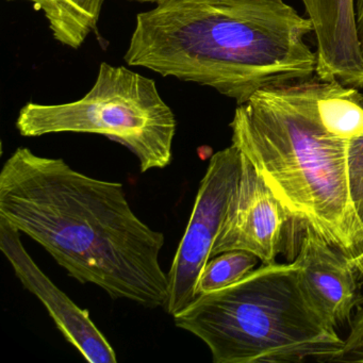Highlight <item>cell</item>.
Returning a JSON list of instances; mask_svg holds the SVG:
<instances>
[{
	"instance_id": "14",
	"label": "cell",
	"mask_w": 363,
	"mask_h": 363,
	"mask_svg": "<svg viewBox=\"0 0 363 363\" xmlns=\"http://www.w3.org/2000/svg\"><path fill=\"white\" fill-rule=\"evenodd\" d=\"M348 176L357 213L363 223V133L348 144Z\"/></svg>"
},
{
	"instance_id": "17",
	"label": "cell",
	"mask_w": 363,
	"mask_h": 363,
	"mask_svg": "<svg viewBox=\"0 0 363 363\" xmlns=\"http://www.w3.org/2000/svg\"><path fill=\"white\" fill-rule=\"evenodd\" d=\"M360 104H361V106H362V107H363V94L361 95Z\"/></svg>"
},
{
	"instance_id": "6",
	"label": "cell",
	"mask_w": 363,
	"mask_h": 363,
	"mask_svg": "<svg viewBox=\"0 0 363 363\" xmlns=\"http://www.w3.org/2000/svg\"><path fill=\"white\" fill-rule=\"evenodd\" d=\"M241 167V154L235 146L212 155L201 179L194 207L169 269V299L165 309L172 316L180 313L197 298L201 272L211 259Z\"/></svg>"
},
{
	"instance_id": "13",
	"label": "cell",
	"mask_w": 363,
	"mask_h": 363,
	"mask_svg": "<svg viewBox=\"0 0 363 363\" xmlns=\"http://www.w3.org/2000/svg\"><path fill=\"white\" fill-rule=\"evenodd\" d=\"M259 258L252 252L230 250L208 261L199 275L196 294L213 292L226 288L254 271Z\"/></svg>"
},
{
	"instance_id": "5",
	"label": "cell",
	"mask_w": 363,
	"mask_h": 363,
	"mask_svg": "<svg viewBox=\"0 0 363 363\" xmlns=\"http://www.w3.org/2000/svg\"><path fill=\"white\" fill-rule=\"evenodd\" d=\"M16 129L26 138L62 133L105 135L128 148L139 160L141 173H146L171 164L177 122L155 80L101 62L94 86L82 99L26 104Z\"/></svg>"
},
{
	"instance_id": "3",
	"label": "cell",
	"mask_w": 363,
	"mask_h": 363,
	"mask_svg": "<svg viewBox=\"0 0 363 363\" xmlns=\"http://www.w3.org/2000/svg\"><path fill=\"white\" fill-rule=\"evenodd\" d=\"M333 82L312 77L267 89L238 106L231 144L293 220L341 250L363 276V223L348 176L350 140L328 130L320 101Z\"/></svg>"
},
{
	"instance_id": "10",
	"label": "cell",
	"mask_w": 363,
	"mask_h": 363,
	"mask_svg": "<svg viewBox=\"0 0 363 363\" xmlns=\"http://www.w3.org/2000/svg\"><path fill=\"white\" fill-rule=\"evenodd\" d=\"M316 39V77L363 89V50L354 0H301Z\"/></svg>"
},
{
	"instance_id": "9",
	"label": "cell",
	"mask_w": 363,
	"mask_h": 363,
	"mask_svg": "<svg viewBox=\"0 0 363 363\" xmlns=\"http://www.w3.org/2000/svg\"><path fill=\"white\" fill-rule=\"evenodd\" d=\"M292 262L329 320L337 329L350 327L363 306V297L359 291L360 276L345 255L306 225Z\"/></svg>"
},
{
	"instance_id": "2",
	"label": "cell",
	"mask_w": 363,
	"mask_h": 363,
	"mask_svg": "<svg viewBox=\"0 0 363 363\" xmlns=\"http://www.w3.org/2000/svg\"><path fill=\"white\" fill-rule=\"evenodd\" d=\"M137 16L124 59L213 89L239 105L313 77L309 18L284 0H160Z\"/></svg>"
},
{
	"instance_id": "1",
	"label": "cell",
	"mask_w": 363,
	"mask_h": 363,
	"mask_svg": "<svg viewBox=\"0 0 363 363\" xmlns=\"http://www.w3.org/2000/svg\"><path fill=\"white\" fill-rule=\"evenodd\" d=\"M0 218L39 243L80 284L113 299L165 307L164 235L131 209L120 182L18 147L0 172Z\"/></svg>"
},
{
	"instance_id": "15",
	"label": "cell",
	"mask_w": 363,
	"mask_h": 363,
	"mask_svg": "<svg viewBox=\"0 0 363 363\" xmlns=\"http://www.w3.org/2000/svg\"><path fill=\"white\" fill-rule=\"evenodd\" d=\"M356 8L357 28H358L359 39L363 50V0H354Z\"/></svg>"
},
{
	"instance_id": "11",
	"label": "cell",
	"mask_w": 363,
	"mask_h": 363,
	"mask_svg": "<svg viewBox=\"0 0 363 363\" xmlns=\"http://www.w3.org/2000/svg\"><path fill=\"white\" fill-rule=\"evenodd\" d=\"M14 1V0H8ZM43 12L58 43L78 50L96 31L105 0H25Z\"/></svg>"
},
{
	"instance_id": "4",
	"label": "cell",
	"mask_w": 363,
	"mask_h": 363,
	"mask_svg": "<svg viewBox=\"0 0 363 363\" xmlns=\"http://www.w3.org/2000/svg\"><path fill=\"white\" fill-rule=\"evenodd\" d=\"M173 318L208 346L214 363H333L344 346L293 262L262 264Z\"/></svg>"
},
{
	"instance_id": "16",
	"label": "cell",
	"mask_w": 363,
	"mask_h": 363,
	"mask_svg": "<svg viewBox=\"0 0 363 363\" xmlns=\"http://www.w3.org/2000/svg\"><path fill=\"white\" fill-rule=\"evenodd\" d=\"M130 1H137V3L141 4H157L160 0H130Z\"/></svg>"
},
{
	"instance_id": "7",
	"label": "cell",
	"mask_w": 363,
	"mask_h": 363,
	"mask_svg": "<svg viewBox=\"0 0 363 363\" xmlns=\"http://www.w3.org/2000/svg\"><path fill=\"white\" fill-rule=\"evenodd\" d=\"M291 220L289 212L241 154L239 178L211 258L230 250H244L256 255L262 264L275 263Z\"/></svg>"
},
{
	"instance_id": "18",
	"label": "cell",
	"mask_w": 363,
	"mask_h": 363,
	"mask_svg": "<svg viewBox=\"0 0 363 363\" xmlns=\"http://www.w3.org/2000/svg\"><path fill=\"white\" fill-rule=\"evenodd\" d=\"M361 280H363V276H362V278H361Z\"/></svg>"
},
{
	"instance_id": "8",
	"label": "cell",
	"mask_w": 363,
	"mask_h": 363,
	"mask_svg": "<svg viewBox=\"0 0 363 363\" xmlns=\"http://www.w3.org/2000/svg\"><path fill=\"white\" fill-rule=\"evenodd\" d=\"M0 250L25 289L42 301L63 337L91 363H116V350L97 328L88 310L78 307L35 262L21 233L0 218Z\"/></svg>"
},
{
	"instance_id": "12",
	"label": "cell",
	"mask_w": 363,
	"mask_h": 363,
	"mask_svg": "<svg viewBox=\"0 0 363 363\" xmlns=\"http://www.w3.org/2000/svg\"><path fill=\"white\" fill-rule=\"evenodd\" d=\"M358 89L333 82L330 90L320 101V116L326 128L333 135L352 140L363 133V107Z\"/></svg>"
}]
</instances>
